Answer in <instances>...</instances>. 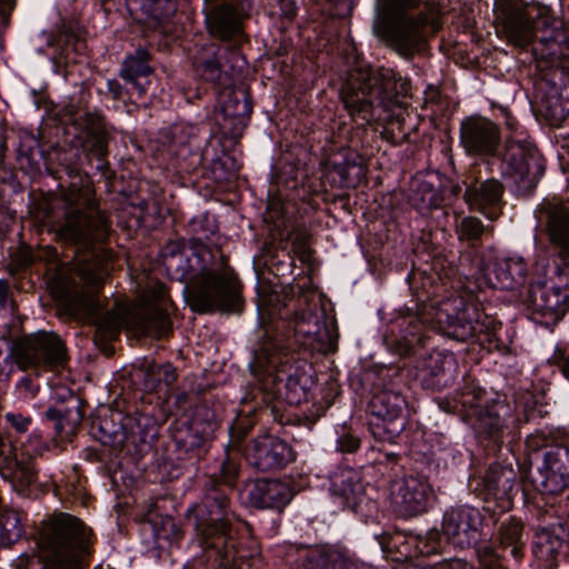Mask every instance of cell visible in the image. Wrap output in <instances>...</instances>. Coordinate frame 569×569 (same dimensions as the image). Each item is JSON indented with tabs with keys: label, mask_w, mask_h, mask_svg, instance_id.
<instances>
[{
	"label": "cell",
	"mask_w": 569,
	"mask_h": 569,
	"mask_svg": "<svg viewBox=\"0 0 569 569\" xmlns=\"http://www.w3.org/2000/svg\"><path fill=\"white\" fill-rule=\"evenodd\" d=\"M234 523L228 518H206L197 527L199 543L206 549H217L229 544L234 534Z\"/></svg>",
	"instance_id": "cell-36"
},
{
	"label": "cell",
	"mask_w": 569,
	"mask_h": 569,
	"mask_svg": "<svg viewBox=\"0 0 569 569\" xmlns=\"http://www.w3.org/2000/svg\"><path fill=\"white\" fill-rule=\"evenodd\" d=\"M442 18L429 0H377L375 34L405 58L425 54L441 28Z\"/></svg>",
	"instance_id": "cell-2"
},
{
	"label": "cell",
	"mask_w": 569,
	"mask_h": 569,
	"mask_svg": "<svg viewBox=\"0 0 569 569\" xmlns=\"http://www.w3.org/2000/svg\"><path fill=\"white\" fill-rule=\"evenodd\" d=\"M159 262L168 279L182 282L211 268L214 256L206 244L195 239H182L167 245Z\"/></svg>",
	"instance_id": "cell-8"
},
{
	"label": "cell",
	"mask_w": 569,
	"mask_h": 569,
	"mask_svg": "<svg viewBox=\"0 0 569 569\" xmlns=\"http://www.w3.org/2000/svg\"><path fill=\"white\" fill-rule=\"evenodd\" d=\"M539 111L554 124L563 123L568 116V77L566 72H552L536 86Z\"/></svg>",
	"instance_id": "cell-24"
},
{
	"label": "cell",
	"mask_w": 569,
	"mask_h": 569,
	"mask_svg": "<svg viewBox=\"0 0 569 569\" xmlns=\"http://www.w3.org/2000/svg\"><path fill=\"white\" fill-rule=\"evenodd\" d=\"M204 17L209 35L217 42L244 41L245 15L236 0H204Z\"/></svg>",
	"instance_id": "cell-16"
},
{
	"label": "cell",
	"mask_w": 569,
	"mask_h": 569,
	"mask_svg": "<svg viewBox=\"0 0 569 569\" xmlns=\"http://www.w3.org/2000/svg\"><path fill=\"white\" fill-rule=\"evenodd\" d=\"M145 524L148 541L157 552H168L181 539V526L171 514L157 509L148 515Z\"/></svg>",
	"instance_id": "cell-34"
},
{
	"label": "cell",
	"mask_w": 569,
	"mask_h": 569,
	"mask_svg": "<svg viewBox=\"0 0 569 569\" xmlns=\"http://www.w3.org/2000/svg\"><path fill=\"white\" fill-rule=\"evenodd\" d=\"M329 484L332 494L345 507L356 512V509L362 505L366 487L363 476L356 469L348 467L338 469L332 475Z\"/></svg>",
	"instance_id": "cell-33"
},
{
	"label": "cell",
	"mask_w": 569,
	"mask_h": 569,
	"mask_svg": "<svg viewBox=\"0 0 569 569\" xmlns=\"http://www.w3.org/2000/svg\"><path fill=\"white\" fill-rule=\"evenodd\" d=\"M245 456L247 463L262 473L283 471L297 457L295 449L283 438L269 435L255 438L247 446Z\"/></svg>",
	"instance_id": "cell-21"
},
{
	"label": "cell",
	"mask_w": 569,
	"mask_h": 569,
	"mask_svg": "<svg viewBox=\"0 0 569 569\" xmlns=\"http://www.w3.org/2000/svg\"><path fill=\"white\" fill-rule=\"evenodd\" d=\"M223 423V409L217 403L206 402L189 409L175 423L173 444L178 454L193 457L213 441Z\"/></svg>",
	"instance_id": "cell-4"
},
{
	"label": "cell",
	"mask_w": 569,
	"mask_h": 569,
	"mask_svg": "<svg viewBox=\"0 0 569 569\" xmlns=\"http://www.w3.org/2000/svg\"><path fill=\"white\" fill-rule=\"evenodd\" d=\"M548 231L552 241L559 247L567 249L568 245V213L566 208H556L549 216Z\"/></svg>",
	"instance_id": "cell-43"
},
{
	"label": "cell",
	"mask_w": 569,
	"mask_h": 569,
	"mask_svg": "<svg viewBox=\"0 0 569 569\" xmlns=\"http://www.w3.org/2000/svg\"><path fill=\"white\" fill-rule=\"evenodd\" d=\"M389 503L397 517L414 518L429 512L435 503V493L424 478L404 475L389 487Z\"/></svg>",
	"instance_id": "cell-15"
},
{
	"label": "cell",
	"mask_w": 569,
	"mask_h": 569,
	"mask_svg": "<svg viewBox=\"0 0 569 569\" xmlns=\"http://www.w3.org/2000/svg\"><path fill=\"white\" fill-rule=\"evenodd\" d=\"M445 194V179L435 171H423L413 177L409 184V202L422 215H428L442 203Z\"/></svg>",
	"instance_id": "cell-28"
},
{
	"label": "cell",
	"mask_w": 569,
	"mask_h": 569,
	"mask_svg": "<svg viewBox=\"0 0 569 569\" xmlns=\"http://www.w3.org/2000/svg\"><path fill=\"white\" fill-rule=\"evenodd\" d=\"M366 421L378 442L395 441L405 432L409 421L406 399L396 392L378 393L367 406Z\"/></svg>",
	"instance_id": "cell-7"
},
{
	"label": "cell",
	"mask_w": 569,
	"mask_h": 569,
	"mask_svg": "<svg viewBox=\"0 0 569 569\" xmlns=\"http://www.w3.org/2000/svg\"><path fill=\"white\" fill-rule=\"evenodd\" d=\"M129 15L136 22L158 26L171 21L176 15L178 0H125Z\"/></svg>",
	"instance_id": "cell-35"
},
{
	"label": "cell",
	"mask_w": 569,
	"mask_h": 569,
	"mask_svg": "<svg viewBox=\"0 0 569 569\" xmlns=\"http://www.w3.org/2000/svg\"><path fill=\"white\" fill-rule=\"evenodd\" d=\"M253 102L251 95L241 87H228L218 98L216 121L221 134L227 137L242 136L251 121Z\"/></svg>",
	"instance_id": "cell-18"
},
{
	"label": "cell",
	"mask_w": 569,
	"mask_h": 569,
	"mask_svg": "<svg viewBox=\"0 0 569 569\" xmlns=\"http://www.w3.org/2000/svg\"><path fill=\"white\" fill-rule=\"evenodd\" d=\"M526 468L536 491L549 496L563 494L568 487L569 472L566 443L536 448Z\"/></svg>",
	"instance_id": "cell-6"
},
{
	"label": "cell",
	"mask_w": 569,
	"mask_h": 569,
	"mask_svg": "<svg viewBox=\"0 0 569 569\" xmlns=\"http://www.w3.org/2000/svg\"><path fill=\"white\" fill-rule=\"evenodd\" d=\"M365 174V159L353 148L339 149L326 168L327 183L337 192L353 191L362 184Z\"/></svg>",
	"instance_id": "cell-23"
},
{
	"label": "cell",
	"mask_w": 569,
	"mask_h": 569,
	"mask_svg": "<svg viewBox=\"0 0 569 569\" xmlns=\"http://www.w3.org/2000/svg\"><path fill=\"white\" fill-rule=\"evenodd\" d=\"M195 62L199 74L215 85L236 86L248 72L244 57L221 45H203L196 53Z\"/></svg>",
	"instance_id": "cell-10"
},
{
	"label": "cell",
	"mask_w": 569,
	"mask_h": 569,
	"mask_svg": "<svg viewBox=\"0 0 569 569\" xmlns=\"http://www.w3.org/2000/svg\"><path fill=\"white\" fill-rule=\"evenodd\" d=\"M133 383L136 391L144 396L161 395L171 388L177 378L172 364L145 362L135 367Z\"/></svg>",
	"instance_id": "cell-31"
},
{
	"label": "cell",
	"mask_w": 569,
	"mask_h": 569,
	"mask_svg": "<svg viewBox=\"0 0 569 569\" xmlns=\"http://www.w3.org/2000/svg\"><path fill=\"white\" fill-rule=\"evenodd\" d=\"M567 526L558 519L545 522L536 528L533 537V554L537 561L552 566L565 552Z\"/></svg>",
	"instance_id": "cell-30"
},
{
	"label": "cell",
	"mask_w": 569,
	"mask_h": 569,
	"mask_svg": "<svg viewBox=\"0 0 569 569\" xmlns=\"http://www.w3.org/2000/svg\"><path fill=\"white\" fill-rule=\"evenodd\" d=\"M525 532V522L519 516H512L499 527L497 543L499 548H513V556L516 561L521 562L524 557V546L522 538Z\"/></svg>",
	"instance_id": "cell-38"
},
{
	"label": "cell",
	"mask_w": 569,
	"mask_h": 569,
	"mask_svg": "<svg viewBox=\"0 0 569 569\" xmlns=\"http://www.w3.org/2000/svg\"><path fill=\"white\" fill-rule=\"evenodd\" d=\"M458 411L468 418L489 451L498 452L504 442V403L498 398L487 399V393L476 383L468 382L459 399Z\"/></svg>",
	"instance_id": "cell-3"
},
{
	"label": "cell",
	"mask_w": 569,
	"mask_h": 569,
	"mask_svg": "<svg viewBox=\"0 0 569 569\" xmlns=\"http://www.w3.org/2000/svg\"><path fill=\"white\" fill-rule=\"evenodd\" d=\"M206 172L213 181H233L241 168V155L236 138L219 135L208 144L204 156Z\"/></svg>",
	"instance_id": "cell-25"
},
{
	"label": "cell",
	"mask_w": 569,
	"mask_h": 569,
	"mask_svg": "<svg viewBox=\"0 0 569 569\" xmlns=\"http://www.w3.org/2000/svg\"><path fill=\"white\" fill-rule=\"evenodd\" d=\"M8 286L6 282L0 281V309L4 308L8 301Z\"/></svg>",
	"instance_id": "cell-48"
},
{
	"label": "cell",
	"mask_w": 569,
	"mask_h": 569,
	"mask_svg": "<svg viewBox=\"0 0 569 569\" xmlns=\"http://www.w3.org/2000/svg\"><path fill=\"white\" fill-rule=\"evenodd\" d=\"M461 136L464 148L473 156H494L501 143L498 126L491 119L479 115L465 119Z\"/></svg>",
	"instance_id": "cell-27"
},
{
	"label": "cell",
	"mask_w": 569,
	"mask_h": 569,
	"mask_svg": "<svg viewBox=\"0 0 569 569\" xmlns=\"http://www.w3.org/2000/svg\"><path fill=\"white\" fill-rule=\"evenodd\" d=\"M478 561L483 567L486 568H498L505 567L503 564L501 556H499L495 549L491 547H484L478 552Z\"/></svg>",
	"instance_id": "cell-46"
},
{
	"label": "cell",
	"mask_w": 569,
	"mask_h": 569,
	"mask_svg": "<svg viewBox=\"0 0 569 569\" xmlns=\"http://www.w3.org/2000/svg\"><path fill=\"white\" fill-rule=\"evenodd\" d=\"M414 455L419 464L438 477L451 476L462 464V454L457 448L436 435L424 437L417 442Z\"/></svg>",
	"instance_id": "cell-22"
},
{
	"label": "cell",
	"mask_w": 569,
	"mask_h": 569,
	"mask_svg": "<svg viewBox=\"0 0 569 569\" xmlns=\"http://www.w3.org/2000/svg\"><path fill=\"white\" fill-rule=\"evenodd\" d=\"M526 274V262L523 258L515 256L493 259L483 269L487 285L498 291H514L521 287Z\"/></svg>",
	"instance_id": "cell-29"
},
{
	"label": "cell",
	"mask_w": 569,
	"mask_h": 569,
	"mask_svg": "<svg viewBox=\"0 0 569 569\" xmlns=\"http://www.w3.org/2000/svg\"><path fill=\"white\" fill-rule=\"evenodd\" d=\"M297 493L298 487L284 479H255L242 489L241 502L256 511H281Z\"/></svg>",
	"instance_id": "cell-19"
},
{
	"label": "cell",
	"mask_w": 569,
	"mask_h": 569,
	"mask_svg": "<svg viewBox=\"0 0 569 569\" xmlns=\"http://www.w3.org/2000/svg\"><path fill=\"white\" fill-rule=\"evenodd\" d=\"M438 331L458 342H468L482 331V316L478 309L463 297L445 299L436 309Z\"/></svg>",
	"instance_id": "cell-12"
},
{
	"label": "cell",
	"mask_w": 569,
	"mask_h": 569,
	"mask_svg": "<svg viewBox=\"0 0 569 569\" xmlns=\"http://www.w3.org/2000/svg\"><path fill=\"white\" fill-rule=\"evenodd\" d=\"M321 377L316 366L305 359L292 361L278 375L277 394L288 407L299 408L316 397Z\"/></svg>",
	"instance_id": "cell-13"
},
{
	"label": "cell",
	"mask_w": 569,
	"mask_h": 569,
	"mask_svg": "<svg viewBox=\"0 0 569 569\" xmlns=\"http://www.w3.org/2000/svg\"><path fill=\"white\" fill-rule=\"evenodd\" d=\"M154 72L152 55L143 48L129 55L121 67L123 81L135 87L143 85Z\"/></svg>",
	"instance_id": "cell-37"
},
{
	"label": "cell",
	"mask_w": 569,
	"mask_h": 569,
	"mask_svg": "<svg viewBox=\"0 0 569 569\" xmlns=\"http://www.w3.org/2000/svg\"><path fill=\"white\" fill-rule=\"evenodd\" d=\"M259 414L257 411L242 412L238 415L231 433V443H229V455H233L243 446L246 438L252 433L258 423Z\"/></svg>",
	"instance_id": "cell-41"
},
{
	"label": "cell",
	"mask_w": 569,
	"mask_h": 569,
	"mask_svg": "<svg viewBox=\"0 0 569 569\" xmlns=\"http://www.w3.org/2000/svg\"><path fill=\"white\" fill-rule=\"evenodd\" d=\"M426 343V335L412 318H401L385 335V345L393 354L407 358Z\"/></svg>",
	"instance_id": "cell-32"
},
{
	"label": "cell",
	"mask_w": 569,
	"mask_h": 569,
	"mask_svg": "<svg viewBox=\"0 0 569 569\" xmlns=\"http://www.w3.org/2000/svg\"><path fill=\"white\" fill-rule=\"evenodd\" d=\"M516 493V475L507 459L489 465L479 479L476 495L487 503H495L504 511L512 509Z\"/></svg>",
	"instance_id": "cell-20"
},
{
	"label": "cell",
	"mask_w": 569,
	"mask_h": 569,
	"mask_svg": "<svg viewBox=\"0 0 569 569\" xmlns=\"http://www.w3.org/2000/svg\"><path fill=\"white\" fill-rule=\"evenodd\" d=\"M16 7L17 0H0V17L5 25L11 23Z\"/></svg>",
	"instance_id": "cell-47"
},
{
	"label": "cell",
	"mask_w": 569,
	"mask_h": 569,
	"mask_svg": "<svg viewBox=\"0 0 569 569\" xmlns=\"http://www.w3.org/2000/svg\"><path fill=\"white\" fill-rule=\"evenodd\" d=\"M503 195L504 186L496 181H489L479 188L474 203L478 206L479 211L486 213L489 209L498 207V204L503 201Z\"/></svg>",
	"instance_id": "cell-42"
},
{
	"label": "cell",
	"mask_w": 569,
	"mask_h": 569,
	"mask_svg": "<svg viewBox=\"0 0 569 569\" xmlns=\"http://www.w3.org/2000/svg\"><path fill=\"white\" fill-rule=\"evenodd\" d=\"M297 337L305 347L317 353L331 354L337 348V336L322 307L313 306L299 319Z\"/></svg>",
	"instance_id": "cell-26"
},
{
	"label": "cell",
	"mask_w": 569,
	"mask_h": 569,
	"mask_svg": "<svg viewBox=\"0 0 569 569\" xmlns=\"http://www.w3.org/2000/svg\"><path fill=\"white\" fill-rule=\"evenodd\" d=\"M99 437L108 444H121L129 436L126 418L118 413H106L98 424Z\"/></svg>",
	"instance_id": "cell-40"
},
{
	"label": "cell",
	"mask_w": 569,
	"mask_h": 569,
	"mask_svg": "<svg viewBox=\"0 0 569 569\" xmlns=\"http://www.w3.org/2000/svg\"><path fill=\"white\" fill-rule=\"evenodd\" d=\"M343 101L352 115L389 131L411 111L413 87L402 74L385 67L364 66L349 73Z\"/></svg>",
	"instance_id": "cell-1"
},
{
	"label": "cell",
	"mask_w": 569,
	"mask_h": 569,
	"mask_svg": "<svg viewBox=\"0 0 569 569\" xmlns=\"http://www.w3.org/2000/svg\"><path fill=\"white\" fill-rule=\"evenodd\" d=\"M362 446V439L351 431L345 432L338 439V451L342 454H355Z\"/></svg>",
	"instance_id": "cell-44"
},
{
	"label": "cell",
	"mask_w": 569,
	"mask_h": 569,
	"mask_svg": "<svg viewBox=\"0 0 569 569\" xmlns=\"http://www.w3.org/2000/svg\"><path fill=\"white\" fill-rule=\"evenodd\" d=\"M495 24L504 41L526 51L537 41L538 26L524 0H496Z\"/></svg>",
	"instance_id": "cell-9"
},
{
	"label": "cell",
	"mask_w": 569,
	"mask_h": 569,
	"mask_svg": "<svg viewBox=\"0 0 569 569\" xmlns=\"http://www.w3.org/2000/svg\"><path fill=\"white\" fill-rule=\"evenodd\" d=\"M158 427L153 418L143 416L136 419L132 427L133 451L144 457L156 442Z\"/></svg>",
	"instance_id": "cell-39"
},
{
	"label": "cell",
	"mask_w": 569,
	"mask_h": 569,
	"mask_svg": "<svg viewBox=\"0 0 569 569\" xmlns=\"http://www.w3.org/2000/svg\"><path fill=\"white\" fill-rule=\"evenodd\" d=\"M545 159L531 143L519 142L508 149L502 176L515 196L531 195L545 173Z\"/></svg>",
	"instance_id": "cell-5"
},
{
	"label": "cell",
	"mask_w": 569,
	"mask_h": 569,
	"mask_svg": "<svg viewBox=\"0 0 569 569\" xmlns=\"http://www.w3.org/2000/svg\"><path fill=\"white\" fill-rule=\"evenodd\" d=\"M443 532L447 541L456 548L472 549L484 537L485 518L473 506H455L444 515Z\"/></svg>",
	"instance_id": "cell-17"
},
{
	"label": "cell",
	"mask_w": 569,
	"mask_h": 569,
	"mask_svg": "<svg viewBox=\"0 0 569 569\" xmlns=\"http://www.w3.org/2000/svg\"><path fill=\"white\" fill-rule=\"evenodd\" d=\"M532 298L541 311H561L568 299V273L557 257H547L538 264L532 285Z\"/></svg>",
	"instance_id": "cell-11"
},
{
	"label": "cell",
	"mask_w": 569,
	"mask_h": 569,
	"mask_svg": "<svg viewBox=\"0 0 569 569\" xmlns=\"http://www.w3.org/2000/svg\"><path fill=\"white\" fill-rule=\"evenodd\" d=\"M483 231V224L477 218L468 217L462 224V235L465 241H477V239L481 238Z\"/></svg>",
	"instance_id": "cell-45"
},
{
	"label": "cell",
	"mask_w": 569,
	"mask_h": 569,
	"mask_svg": "<svg viewBox=\"0 0 569 569\" xmlns=\"http://www.w3.org/2000/svg\"><path fill=\"white\" fill-rule=\"evenodd\" d=\"M461 372L456 355L446 349H435L425 355L413 369V381L429 394H441L451 389Z\"/></svg>",
	"instance_id": "cell-14"
}]
</instances>
